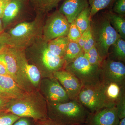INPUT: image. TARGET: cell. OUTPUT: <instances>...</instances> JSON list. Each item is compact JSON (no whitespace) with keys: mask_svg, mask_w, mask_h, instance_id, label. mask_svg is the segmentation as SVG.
Returning <instances> with one entry per match:
<instances>
[{"mask_svg":"<svg viewBox=\"0 0 125 125\" xmlns=\"http://www.w3.org/2000/svg\"><path fill=\"white\" fill-rule=\"evenodd\" d=\"M0 61L6 67L9 75L13 79L20 88L25 92H32L20 73L13 48L9 47L0 54Z\"/></svg>","mask_w":125,"mask_h":125,"instance_id":"cell-12","label":"cell"},{"mask_svg":"<svg viewBox=\"0 0 125 125\" xmlns=\"http://www.w3.org/2000/svg\"><path fill=\"white\" fill-rule=\"evenodd\" d=\"M100 68L90 64L83 52L73 61L66 65L64 69L76 76L83 86H87L101 82Z\"/></svg>","mask_w":125,"mask_h":125,"instance_id":"cell-6","label":"cell"},{"mask_svg":"<svg viewBox=\"0 0 125 125\" xmlns=\"http://www.w3.org/2000/svg\"><path fill=\"white\" fill-rule=\"evenodd\" d=\"M101 80L125 83V66L124 62L105 58L100 68Z\"/></svg>","mask_w":125,"mask_h":125,"instance_id":"cell-11","label":"cell"},{"mask_svg":"<svg viewBox=\"0 0 125 125\" xmlns=\"http://www.w3.org/2000/svg\"><path fill=\"white\" fill-rule=\"evenodd\" d=\"M5 112L35 121L48 118L47 101L38 90L25 92L19 97L10 99Z\"/></svg>","mask_w":125,"mask_h":125,"instance_id":"cell-3","label":"cell"},{"mask_svg":"<svg viewBox=\"0 0 125 125\" xmlns=\"http://www.w3.org/2000/svg\"><path fill=\"white\" fill-rule=\"evenodd\" d=\"M114 11L121 16L125 14V0H117L114 5Z\"/></svg>","mask_w":125,"mask_h":125,"instance_id":"cell-31","label":"cell"},{"mask_svg":"<svg viewBox=\"0 0 125 125\" xmlns=\"http://www.w3.org/2000/svg\"><path fill=\"white\" fill-rule=\"evenodd\" d=\"M35 121L27 117H20L13 125H34Z\"/></svg>","mask_w":125,"mask_h":125,"instance_id":"cell-32","label":"cell"},{"mask_svg":"<svg viewBox=\"0 0 125 125\" xmlns=\"http://www.w3.org/2000/svg\"><path fill=\"white\" fill-rule=\"evenodd\" d=\"M90 30L94 41V46L103 60L107 58L109 48L121 38L106 16L91 21Z\"/></svg>","mask_w":125,"mask_h":125,"instance_id":"cell-5","label":"cell"},{"mask_svg":"<svg viewBox=\"0 0 125 125\" xmlns=\"http://www.w3.org/2000/svg\"><path fill=\"white\" fill-rule=\"evenodd\" d=\"M88 6L87 0H65L58 11L71 24L84 9Z\"/></svg>","mask_w":125,"mask_h":125,"instance_id":"cell-17","label":"cell"},{"mask_svg":"<svg viewBox=\"0 0 125 125\" xmlns=\"http://www.w3.org/2000/svg\"><path fill=\"white\" fill-rule=\"evenodd\" d=\"M62 0H30L36 14L46 15V14L57 6Z\"/></svg>","mask_w":125,"mask_h":125,"instance_id":"cell-20","label":"cell"},{"mask_svg":"<svg viewBox=\"0 0 125 125\" xmlns=\"http://www.w3.org/2000/svg\"><path fill=\"white\" fill-rule=\"evenodd\" d=\"M90 26L82 34L80 37V38L79 40H78V42H77V43H78V44L81 47L83 48V49L84 43H85L86 38H87Z\"/></svg>","mask_w":125,"mask_h":125,"instance_id":"cell-36","label":"cell"},{"mask_svg":"<svg viewBox=\"0 0 125 125\" xmlns=\"http://www.w3.org/2000/svg\"><path fill=\"white\" fill-rule=\"evenodd\" d=\"M69 42L67 37H60L47 42L48 47L53 54L63 58Z\"/></svg>","mask_w":125,"mask_h":125,"instance_id":"cell-19","label":"cell"},{"mask_svg":"<svg viewBox=\"0 0 125 125\" xmlns=\"http://www.w3.org/2000/svg\"><path fill=\"white\" fill-rule=\"evenodd\" d=\"M46 16L36 14L33 20L22 22L4 31L0 34L2 42L9 47L25 50L42 37Z\"/></svg>","mask_w":125,"mask_h":125,"instance_id":"cell-1","label":"cell"},{"mask_svg":"<svg viewBox=\"0 0 125 125\" xmlns=\"http://www.w3.org/2000/svg\"><path fill=\"white\" fill-rule=\"evenodd\" d=\"M70 27V23L65 17L56 10L45 19L42 38L48 42L60 37H67Z\"/></svg>","mask_w":125,"mask_h":125,"instance_id":"cell-7","label":"cell"},{"mask_svg":"<svg viewBox=\"0 0 125 125\" xmlns=\"http://www.w3.org/2000/svg\"><path fill=\"white\" fill-rule=\"evenodd\" d=\"M113 45V55L117 61L123 62L125 61V41L120 38L114 43Z\"/></svg>","mask_w":125,"mask_h":125,"instance_id":"cell-25","label":"cell"},{"mask_svg":"<svg viewBox=\"0 0 125 125\" xmlns=\"http://www.w3.org/2000/svg\"><path fill=\"white\" fill-rule=\"evenodd\" d=\"M81 35L74 21L70 24L69 29L67 36V38L69 41L77 42Z\"/></svg>","mask_w":125,"mask_h":125,"instance_id":"cell-28","label":"cell"},{"mask_svg":"<svg viewBox=\"0 0 125 125\" xmlns=\"http://www.w3.org/2000/svg\"><path fill=\"white\" fill-rule=\"evenodd\" d=\"M48 118L59 125L85 124L89 112L76 100L58 104L47 103Z\"/></svg>","mask_w":125,"mask_h":125,"instance_id":"cell-4","label":"cell"},{"mask_svg":"<svg viewBox=\"0 0 125 125\" xmlns=\"http://www.w3.org/2000/svg\"><path fill=\"white\" fill-rule=\"evenodd\" d=\"M94 46V41L90 30V26L87 38L83 48V52H88Z\"/></svg>","mask_w":125,"mask_h":125,"instance_id":"cell-30","label":"cell"},{"mask_svg":"<svg viewBox=\"0 0 125 125\" xmlns=\"http://www.w3.org/2000/svg\"><path fill=\"white\" fill-rule=\"evenodd\" d=\"M86 125L85 124H75V125Z\"/></svg>","mask_w":125,"mask_h":125,"instance_id":"cell-41","label":"cell"},{"mask_svg":"<svg viewBox=\"0 0 125 125\" xmlns=\"http://www.w3.org/2000/svg\"><path fill=\"white\" fill-rule=\"evenodd\" d=\"M90 8L89 6L86 7L74 20L75 24L81 34L83 33L90 26L91 22L90 17Z\"/></svg>","mask_w":125,"mask_h":125,"instance_id":"cell-23","label":"cell"},{"mask_svg":"<svg viewBox=\"0 0 125 125\" xmlns=\"http://www.w3.org/2000/svg\"><path fill=\"white\" fill-rule=\"evenodd\" d=\"M120 119L116 106L104 107L97 111L90 113L86 125H118Z\"/></svg>","mask_w":125,"mask_h":125,"instance_id":"cell-14","label":"cell"},{"mask_svg":"<svg viewBox=\"0 0 125 125\" xmlns=\"http://www.w3.org/2000/svg\"><path fill=\"white\" fill-rule=\"evenodd\" d=\"M83 52V48L77 42L69 41L63 57L65 66L73 61Z\"/></svg>","mask_w":125,"mask_h":125,"instance_id":"cell-21","label":"cell"},{"mask_svg":"<svg viewBox=\"0 0 125 125\" xmlns=\"http://www.w3.org/2000/svg\"><path fill=\"white\" fill-rule=\"evenodd\" d=\"M0 75H9L4 64L0 61Z\"/></svg>","mask_w":125,"mask_h":125,"instance_id":"cell-37","label":"cell"},{"mask_svg":"<svg viewBox=\"0 0 125 125\" xmlns=\"http://www.w3.org/2000/svg\"><path fill=\"white\" fill-rule=\"evenodd\" d=\"M83 54L90 64L101 67L104 60L101 57L94 46L88 52H83Z\"/></svg>","mask_w":125,"mask_h":125,"instance_id":"cell-26","label":"cell"},{"mask_svg":"<svg viewBox=\"0 0 125 125\" xmlns=\"http://www.w3.org/2000/svg\"><path fill=\"white\" fill-rule=\"evenodd\" d=\"M76 100L90 113L94 112L104 107L101 81L96 85L83 86Z\"/></svg>","mask_w":125,"mask_h":125,"instance_id":"cell-8","label":"cell"},{"mask_svg":"<svg viewBox=\"0 0 125 125\" xmlns=\"http://www.w3.org/2000/svg\"><path fill=\"white\" fill-rule=\"evenodd\" d=\"M13 49L17 65L23 78L34 91H39L42 80L41 74L37 67L29 62L24 50Z\"/></svg>","mask_w":125,"mask_h":125,"instance_id":"cell-9","label":"cell"},{"mask_svg":"<svg viewBox=\"0 0 125 125\" xmlns=\"http://www.w3.org/2000/svg\"><path fill=\"white\" fill-rule=\"evenodd\" d=\"M9 47L5 45L3 42L0 38V54H2L7 50Z\"/></svg>","mask_w":125,"mask_h":125,"instance_id":"cell-38","label":"cell"},{"mask_svg":"<svg viewBox=\"0 0 125 125\" xmlns=\"http://www.w3.org/2000/svg\"><path fill=\"white\" fill-rule=\"evenodd\" d=\"M24 52L29 62L37 67L42 78L53 76L54 72L64 69V59L50 51L47 42L42 37L25 49Z\"/></svg>","mask_w":125,"mask_h":125,"instance_id":"cell-2","label":"cell"},{"mask_svg":"<svg viewBox=\"0 0 125 125\" xmlns=\"http://www.w3.org/2000/svg\"><path fill=\"white\" fill-rule=\"evenodd\" d=\"M20 118L10 113L0 112V125H13Z\"/></svg>","mask_w":125,"mask_h":125,"instance_id":"cell-27","label":"cell"},{"mask_svg":"<svg viewBox=\"0 0 125 125\" xmlns=\"http://www.w3.org/2000/svg\"><path fill=\"white\" fill-rule=\"evenodd\" d=\"M53 76L60 83L70 100H76L83 87L80 81L73 75L64 69L54 72Z\"/></svg>","mask_w":125,"mask_h":125,"instance_id":"cell-15","label":"cell"},{"mask_svg":"<svg viewBox=\"0 0 125 125\" xmlns=\"http://www.w3.org/2000/svg\"><path fill=\"white\" fill-rule=\"evenodd\" d=\"M102 86L104 107L115 106L117 103L125 94V83L101 80Z\"/></svg>","mask_w":125,"mask_h":125,"instance_id":"cell-16","label":"cell"},{"mask_svg":"<svg viewBox=\"0 0 125 125\" xmlns=\"http://www.w3.org/2000/svg\"><path fill=\"white\" fill-rule=\"evenodd\" d=\"M10 99L0 95V112H5Z\"/></svg>","mask_w":125,"mask_h":125,"instance_id":"cell-34","label":"cell"},{"mask_svg":"<svg viewBox=\"0 0 125 125\" xmlns=\"http://www.w3.org/2000/svg\"><path fill=\"white\" fill-rule=\"evenodd\" d=\"M24 0H11L5 9L1 18L5 31L26 21L23 15Z\"/></svg>","mask_w":125,"mask_h":125,"instance_id":"cell-13","label":"cell"},{"mask_svg":"<svg viewBox=\"0 0 125 125\" xmlns=\"http://www.w3.org/2000/svg\"><path fill=\"white\" fill-rule=\"evenodd\" d=\"M113 0H88L90 5V19L92 18L99 11L105 9L111 4Z\"/></svg>","mask_w":125,"mask_h":125,"instance_id":"cell-24","label":"cell"},{"mask_svg":"<svg viewBox=\"0 0 125 125\" xmlns=\"http://www.w3.org/2000/svg\"><path fill=\"white\" fill-rule=\"evenodd\" d=\"M34 125H59L48 118L45 120L35 121Z\"/></svg>","mask_w":125,"mask_h":125,"instance_id":"cell-33","label":"cell"},{"mask_svg":"<svg viewBox=\"0 0 125 125\" xmlns=\"http://www.w3.org/2000/svg\"><path fill=\"white\" fill-rule=\"evenodd\" d=\"M11 0H0V18L1 19L4 11L7 5Z\"/></svg>","mask_w":125,"mask_h":125,"instance_id":"cell-35","label":"cell"},{"mask_svg":"<svg viewBox=\"0 0 125 125\" xmlns=\"http://www.w3.org/2000/svg\"><path fill=\"white\" fill-rule=\"evenodd\" d=\"M117 114L120 120L125 118V94L123 95L115 105Z\"/></svg>","mask_w":125,"mask_h":125,"instance_id":"cell-29","label":"cell"},{"mask_svg":"<svg viewBox=\"0 0 125 125\" xmlns=\"http://www.w3.org/2000/svg\"><path fill=\"white\" fill-rule=\"evenodd\" d=\"M4 29L3 28V25H2V20L0 18V34L4 32Z\"/></svg>","mask_w":125,"mask_h":125,"instance_id":"cell-39","label":"cell"},{"mask_svg":"<svg viewBox=\"0 0 125 125\" xmlns=\"http://www.w3.org/2000/svg\"><path fill=\"white\" fill-rule=\"evenodd\" d=\"M39 91L48 103H61L70 101L65 90L53 76L42 79Z\"/></svg>","mask_w":125,"mask_h":125,"instance_id":"cell-10","label":"cell"},{"mask_svg":"<svg viewBox=\"0 0 125 125\" xmlns=\"http://www.w3.org/2000/svg\"><path fill=\"white\" fill-rule=\"evenodd\" d=\"M118 125H125V118L120 120Z\"/></svg>","mask_w":125,"mask_h":125,"instance_id":"cell-40","label":"cell"},{"mask_svg":"<svg viewBox=\"0 0 125 125\" xmlns=\"http://www.w3.org/2000/svg\"><path fill=\"white\" fill-rule=\"evenodd\" d=\"M105 16L121 38L125 40V20L124 17L122 16L111 13L107 14Z\"/></svg>","mask_w":125,"mask_h":125,"instance_id":"cell-22","label":"cell"},{"mask_svg":"<svg viewBox=\"0 0 125 125\" xmlns=\"http://www.w3.org/2000/svg\"><path fill=\"white\" fill-rule=\"evenodd\" d=\"M25 93L10 75H0V95L10 99L19 97Z\"/></svg>","mask_w":125,"mask_h":125,"instance_id":"cell-18","label":"cell"}]
</instances>
